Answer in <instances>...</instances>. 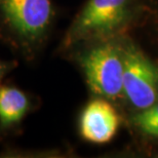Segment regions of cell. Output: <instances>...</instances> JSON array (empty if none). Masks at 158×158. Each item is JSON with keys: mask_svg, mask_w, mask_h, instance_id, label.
<instances>
[{"mask_svg": "<svg viewBox=\"0 0 158 158\" xmlns=\"http://www.w3.org/2000/svg\"><path fill=\"white\" fill-rule=\"evenodd\" d=\"M19 63L15 60H2L0 59V84L11 71L18 67Z\"/></svg>", "mask_w": 158, "mask_h": 158, "instance_id": "cell-9", "label": "cell"}, {"mask_svg": "<svg viewBox=\"0 0 158 158\" xmlns=\"http://www.w3.org/2000/svg\"><path fill=\"white\" fill-rule=\"evenodd\" d=\"M78 63L94 94L108 99L123 94V58L117 46L104 43L89 48L79 55Z\"/></svg>", "mask_w": 158, "mask_h": 158, "instance_id": "cell-3", "label": "cell"}, {"mask_svg": "<svg viewBox=\"0 0 158 158\" xmlns=\"http://www.w3.org/2000/svg\"><path fill=\"white\" fill-rule=\"evenodd\" d=\"M132 121L145 134L158 138V104L142 110Z\"/></svg>", "mask_w": 158, "mask_h": 158, "instance_id": "cell-8", "label": "cell"}, {"mask_svg": "<svg viewBox=\"0 0 158 158\" xmlns=\"http://www.w3.org/2000/svg\"><path fill=\"white\" fill-rule=\"evenodd\" d=\"M124 47L123 94L137 109H147L158 99V67L134 42Z\"/></svg>", "mask_w": 158, "mask_h": 158, "instance_id": "cell-4", "label": "cell"}, {"mask_svg": "<svg viewBox=\"0 0 158 158\" xmlns=\"http://www.w3.org/2000/svg\"><path fill=\"white\" fill-rule=\"evenodd\" d=\"M119 116L113 106L103 99L90 101L79 118V131L85 141L105 144L117 132Z\"/></svg>", "mask_w": 158, "mask_h": 158, "instance_id": "cell-5", "label": "cell"}, {"mask_svg": "<svg viewBox=\"0 0 158 158\" xmlns=\"http://www.w3.org/2000/svg\"><path fill=\"white\" fill-rule=\"evenodd\" d=\"M129 6L131 0H88L66 32L62 49H71L117 32L131 18Z\"/></svg>", "mask_w": 158, "mask_h": 158, "instance_id": "cell-2", "label": "cell"}, {"mask_svg": "<svg viewBox=\"0 0 158 158\" xmlns=\"http://www.w3.org/2000/svg\"><path fill=\"white\" fill-rule=\"evenodd\" d=\"M34 109L33 98L17 85L0 84V143L21 131Z\"/></svg>", "mask_w": 158, "mask_h": 158, "instance_id": "cell-6", "label": "cell"}, {"mask_svg": "<svg viewBox=\"0 0 158 158\" xmlns=\"http://www.w3.org/2000/svg\"><path fill=\"white\" fill-rule=\"evenodd\" d=\"M131 33L134 43L158 67V0H135Z\"/></svg>", "mask_w": 158, "mask_h": 158, "instance_id": "cell-7", "label": "cell"}, {"mask_svg": "<svg viewBox=\"0 0 158 158\" xmlns=\"http://www.w3.org/2000/svg\"><path fill=\"white\" fill-rule=\"evenodd\" d=\"M52 0H0V41L18 58L34 62L49 37Z\"/></svg>", "mask_w": 158, "mask_h": 158, "instance_id": "cell-1", "label": "cell"}]
</instances>
